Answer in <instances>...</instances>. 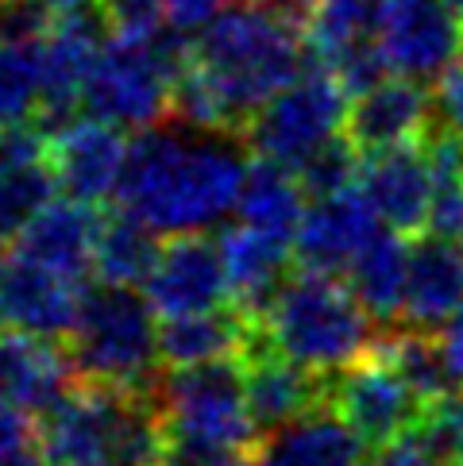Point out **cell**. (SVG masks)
<instances>
[{"label": "cell", "instance_id": "6da1fadb", "mask_svg": "<svg viewBox=\"0 0 463 466\" xmlns=\"http://www.w3.org/2000/svg\"><path fill=\"white\" fill-rule=\"evenodd\" d=\"M243 139L209 136L190 127H151L131 139L120 212L136 216L155 236H201L236 208L247 162L240 155Z\"/></svg>", "mask_w": 463, "mask_h": 466}, {"label": "cell", "instance_id": "7a4b0ae2", "mask_svg": "<svg viewBox=\"0 0 463 466\" xmlns=\"http://www.w3.org/2000/svg\"><path fill=\"white\" fill-rule=\"evenodd\" d=\"M193 70L221 101L228 131L243 139L255 116L305 74V27L240 0L197 31Z\"/></svg>", "mask_w": 463, "mask_h": 466}, {"label": "cell", "instance_id": "3957f363", "mask_svg": "<svg viewBox=\"0 0 463 466\" xmlns=\"http://www.w3.org/2000/svg\"><path fill=\"white\" fill-rule=\"evenodd\" d=\"M267 339L302 370L317 378H340L375 355L378 331L355 293L340 278L297 270L262 316Z\"/></svg>", "mask_w": 463, "mask_h": 466}, {"label": "cell", "instance_id": "277c9868", "mask_svg": "<svg viewBox=\"0 0 463 466\" xmlns=\"http://www.w3.org/2000/svg\"><path fill=\"white\" fill-rule=\"evenodd\" d=\"M193 70V43L170 24L147 39L112 35L93 58L81 108L116 131H151L170 116L178 81Z\"/></svg>", "mask_w": 463, "mask_h": 466}, {"label": "cell", "instance_id": "5b68a950", "mask_svg": "<svg viewBox=\"0 0 463 466\" xmlns=\"http://www.w3.org/2000/svg\"><path fill=\"white\" fill-rule=\"evenodd\" d=\"M66 351L81 386L139 397H155L162 386L159 324L143 289L89 286Z\"/></svg>", "mask_w": 463, "mask_h": 466}, {"label": "cell", "instance_id": "8992f818", "mask_svg": "<svg viewBox=\"0 0 463 466\" xmlns=\"http://www.w3.org/2000/svg\"><path fill=\"white\" fill-rule=\"evenodd\" d=\"M159 405L170 428V447L247 462V455L262 440L255 416L247 409L240 359L162 374Z\"/></svg>", "mask_w": 463, "mask_h": 466}, {"label": "cell", "instance_id": "52a82bcc", "mask_svg": "<svg viewBox=\"0 0 463 466\" xmlns=\"http://www.w3.org/2000/svg\"><path fill=\"white\" fill-rule=\"evenodd\" d=\"M347 105H352L347 89L324 66H313V70H305L290 89H283L255 116L243 143L262 162L286 166L290 174H297L324 147L344 139Z\"/></svg>", "mask_w": 463, "mask_h": 466}, {"label": "cell", "instance_id": "ba28073f", "mask_svg": "<svg viewBox=\"0 0 463 466\" xmlns=\"http://www.w3.org/2000/svg\"><path fill=\"white\" fill-rule=\"evenodd\" d=\"M375 43L386 74L413 86H440L444 74L463 62V24L444 0H386Z\"/></svg>", "mask_w": 463, "mask_h": 466}, {"label": "cell", "instance_id": "9c48e42d", "mask_svg": "<svg viewBox=\"0 0 463 466\" xmlns=\"http://www.w3.org/2000/svg\"><path fill=\"white\" fill-rule=\"evenodd\" d=\"M328 409H333L363 440V447H371L375 455L394 443H402L428 412L421 397L402 381V374L394 370V366H386L378 355L363 359L359 366L333 378Z\"/></svg>", "mask_w": 463, "mask_h": 466}, {"label": "cell", "instance_id": "30bf717a", "mask_svg": "<svg viewBox=\"0 0 463 466\" xmlns=\"http://www.w3.org/2000/svg\"><path fill=\"white\" fill-rule=\"evenodd\" d=\"M86 286L0 247V316L8 331L66 343L77 328Z\"/></svg>", "mask_w": 463, "mask_h": 466}, {"label": "cell", "instance_id": "8fae6325", "mask_svg": "<svg viewBox=\"0 0 463 466\" xmlns=\"http://www.w3.org/2000/svg\"><path fill=\"white\" fill-rule=\"evenodd\" d=\"M437 96L425 86L386 77L375 89L352 96L344 120V139L359 158H375L402 147H425L437 136Z\"/></svg>", "mask_w": 463, "mask_h": 466}, {"label": "cell", "instance_id": "7c38bea8", "mask_svg": "<svg viewBox=\"0 0 463 466\" xmlns=\"http://www.w3.org/2000/svg\"><path fill=\"white\" fill-rule=\"evenodd\" d=\"M240 362H243L247 409H252L262 436L302 420V416L317 409H328L333 378H317L302 370L297 362H290L286 355H278L262 324H252V339H247V351Z\"/></svg>", "mask_w": 463, "mask_h": 466}, {"label": "cell", "instance_id": "4fadbf2b", "mask_svg": "<svg viewBox=\"0 0 463 466\" xmlns=\"http://www.w3.org/2000/svg\"><path fill=\"white\" fill-rule=\"evenodd\" d=\"M143 293L151 309L159 316H167V320L232 309V286H228L221 243H212L205 236L167 239Z\"/></svg>", "mask_w": 463, "mask_h": 466}, {"label": "cell", "instance_id": "5bb4252c", "mask_svg": "<svg viewBox=\"0 0 463 466\" xmlns=\"http://www.w3.org/2000/svg\"><path fill=\"white\" fill-rule=\"evenodd\" d=\"M378 231L383 224L359 189L309 201L305 220L293 236V266L321 278H347V270L375 243Z\"/></svg>", "mask_w": 463, "mask_h": 466}, {"label": "cell", "instance_id": "9a60e30c", "mask_svg": "<svg viewBox=\"0 0 463 466\" xmlns=\"http://www.w3.org/2000/svg\"><path fill=\"white\" fill-rule=\"evenodd\" d=\"M51 139L36 124L0 131V247L15 243L36 216L58 201Z\"/></svg>", "mask_w": 463, "mask_h": 466}, {"label": "cell", "instance_id": "2e32d148", "mask_svg": "<svg viewBox=\"0 0 463 466\" xmlns=\"http://www.w3.org/2000/svg\"><path fill=\"white\" fill-rule=\"evenodd\" d=\"M359 193L394 236H421L433 212V162L425 147H402L359 166Z\"/></svg>", "mask_w": 463, "mask_h": 466}, {"label": "cell", "instance_id": "e0dca14e", "mask_svg": "<svg viewBox=\"0 0 463 466\" xmlns=\"http://www.w3.org/2000/svg\"><path fill=\"white\" fill-rule=\"evenodd\" d=\"M131 143L124 131L97 120H77L51 139V166L58 177V189L81 205H101L120 193L124 166Z\"/></svg>", "mask_w": 463, "mask_h": 466}, {"label": "cell", "instance_id": "ac0fdd59", "mask_svg": "<svg viewBox=\"0 0 463 466\" xmlns=\"http://www.w3.org/2000/svg\"><path fill=\"white\" fill-rule=\"evenodd\" d=\"M77 386L81 381L66 343L20 336V331L0 336V397L8 405L43 420Z\"/></svg>", "mask_w": 463, "mask_h": 466}, {"label": "cell", "instance_id": "d6986e66", "mask_svg": "<svg viewBox=\"0 0 463 466\" xmlns=\"http://www.w3.org/2000/svg\"><path fill=\"white\" fill-rule=\"evenodd\" d=\"M221 243L224 255V270H228V286H232V309L243 320L262 324V316L274 305V297L283 293V286L293 278V243L262 236L252 228H228Z\"/></svg>", "mask_w": 463, "mask_h": 466}, {"label": "cell", "instance_id": "ffe728a7", "mask_svg": "<svg viewBox=\"0 0 463 466\" xmlns=\"http://www.w3.org/2000/svg\"><path fill=\"white\" fill-rule=\"evenodd\" d=\"M105 216L93 205L81 201H62L46 205L36 220H31L20 239L8 243L12 251H20L24 258L46 266L70 281H86V274H93V255H97V236H101Z\"/></svg>", "mask_w": 463, "mask_h": 466}, {"label": "cell", "instance_id": "44dd1931", "mask_svg": "<svg viewBox=\"0 0 463 466\" xmlns=\"http://www.w3.org/2000/svg\"><path fill=\"white\" fill-rule=\"evenodd\" d=\"M463 309V247L440 236H421L409 247L402 324L440 336V328Z\"/></svg>", "mask_w": 463, "mask_h": 466}, {"label": "cell", "instance_id": "7402d4cb", "mask_svg": "<svg viewBox=\"0 0 463 466\" xmlns=\"http://www.w3.org/2000/svg\"><path fill=\"white\" fill-rule=\"evenodd\" d=\"M363 440L333 409H317L267 431L247 455V466H363Z\"/></svg>", "mask_w": 463, "mask_h": 466}, {"label": "cell", "instance_id": "603a6c76", "mask_svg": "<svg viewBox=\"0 0 463 466\" xmlns=\"http://www.w3.org/2000/svg\"><path fill=\"white\" fill-rule=\"evenodd\" d=\"M247 339H252V320H243L236 309L174 316V320L159 324V359L167 370L232 362L243 359Z\"/></svg>", "mask_w": 463, "mask_h": 466}, {"label": "cell", "instance_id": "cb8c5ba5", "mask_svg": "<svg viewBox=\"0 0 463 466\" xmlns=\"http://www.w3.org/2000/svg\"><path fill=\"white\" fill-rule=\"evenodd\" d=\"M305 212H309V197L302 189V181H297V174H290L286 166L262 162V158L247 166V177H243V189L236 201V216L243 228L293 243Z\"/></svg>", "mask_w": 463, "mask_h": 466}, {"label": "cell", "instance_id": "d4e9b609", "mask_svg": "<svg viewBox=\"0 0 463 466\" xmlns=\"http://www.w3.org/2000/svg\"><path fill=\"white\" fill-rule=\"evenodd\" d=\"M406 278H409V243L383 228L375 243L347 270V289L355 293V301L371 320H378L383 331H390L402 324Z\"/></svg>", "mask_w": 463, "mask_h": 466}, {"label": "cell", "instance_id": "484cf974", "mask_svg": "<svg viewBox=\"0 0 463 466\" xmlns=\"http://www.w3.org/2000/svg\"><path fill=\"white\" fill-rule=\"evenodd\" d=\"M375 355L402 374V381L421 397L425 409H433L440 401H452V397H463V386L448 370V359H444L440 339L428 336V331L390 328V331L378 336Z\"/></svg>", "mask_w": 463, "mask_h": 466}, {"label": "cell", "instance_id": "4316f807", "mask_svg": "<svg viewBox=\"0 0 463 466\" xmlns=\"http://www.w3.org/2000/svg\"><path fill=\"white\" fill-rule=\"evenodd\" d=\"M162 255L159 236L147 224H139L128 212L105 216L101 236H97V255H93V278L97 286H124L139 289L147 278L155 274V262Z\"/></svg>", "mask_w": 463, "mask_h": 466}, {"label": "cell", "instance_id": "83f0119b", "mask_svg": "<svg viewBox=\"0 0 463 466\" xmlns=\"http://www.w3.org/2000/svg\"><path fill=\"white\" fill-rule=\"evenodd\" d=\"M386 0H317L305 24L309 46L317 51L321 66H333L336 58L371 46L378 35Z\"/></svg>", "mask_w": 463, "mask_h": 466}, {"label": "cell", "instance_id": "f1b7e54d", "mask_svg": "<svg viewBox=\"0 0 463 466\" xmlns=\"http://www.w3.org/2000/svg\"><path fill=\"white\" fill-rule=\"evenodd\" d=\"M428 162H433V212L428 228L440 239L463 236V139L452 131L437 127V136L425 143Z\"/></svg>", "mask_w": 463, "mask_h": 466}, {"label": "cell", "instance_id": "f546056e", "mask_svg": "<svg viewBox=\"0 0 463 466\" xmlns=\"http://www.w3.org/2000/svg\"><path fill=\"white\" fill-rule=\"evenodd\" d=\"M39 116V46L0 39V131L36 124Z\"/></svg>", "mask_w": 463, "mask_h": 466}, {"label": "cell", "instance_id": "4dcf8cb0", "mask_svg": "<svg viewBox=\"0 0 463 466\" xmlns=\"http://www.w3.org/2000/svg\"><path fill=\"white\" fill-rule=\"evenodd\" d=\"M359 166L363 158L347 147V139H336L333 147H324L317 158H309L302 170H297V181L309 201H321V197H336L347 193L359 181Z\"/></svg>", "mask_w": 463, "mask_h": 466}, {"label": "cell", "instance_id": "1f68e13d", "mask_svg": "<svg viewBox=\"0 0 463 466\" xmlns=\"http://www.w3.org/2000/svg\"><path fill=\"white\" fill-rule=\"evenodd\" d=\"M108 27L120 39H147L167 27V12L162 0H105Z\"/></svg>", "mask_w": 463, "mask_h": 466}, {"label": "cell", "instance_id": "d6a6232c", "mask_svg": "<svg viewBox=\"0 0 463 466\" xmlns=\"http://www.w3.org/2000/svg\"><path fill=\"white\" fill-rule=\"evenodd\" d=\"M228 8H232V0H162L167 24L174 31H181V35H190V31H205Z\"/></svg>", "mask_w": 463, "mask_h": 466}, {"label": "cell", "instance_id": "836d02e7", "mask_svg": "<svg viewBox=\"0 0 463 466\" xmlns=\"http://www.w3.org/2000/svg\"><path fill=\"white\" fill-rule=\"evenodd\" d=\"M27 447H39V424H31L24 409H15L0 397V459L27 451Z\"/></svg>", "mask_w": 463, "mask_h": 466}, {"label": "cell", "instance_id": "e575fe53", "mask_svg": "<svg viewBox=\"0 0 463 466\" xmlns=\"http://www.w3.org/2000/svg\"><path fill=\"white\" fill-rule=\"evenodd\" d=\"M437 120L444 131L463 139V62H456L437 86Z\"/></svg>", "mask_w": 463, "mask_h": 466}, {"label": "cell", "instance_id": "d590c367", "mask_svg": "<svg viewBox=\"0 0 463 466\" xmlns=\"http://www.w3.org/2000/svg\"><path fill=\"white\" fill-rule=\"evenodd\" d=\"M440 347H444V359H448V370H452V378L463 386V309L452 316L448 324L440 328Z\"/></svg>", "mask_w": 463, "mask_h": 466}, {"label": "cell", "instance_id": "8d00e7d4", "mask_svg": "<svg viewBox=\"0 0 463 466\" xmlns=\"http://www.w3.org/2000/svg\"><path fill=\"white\" fill-rule=\"evenodd\" d=\"M43 451L39 447H27V451H15V455H5L0 459V466H43Z\"/></svg>", "mask_w": 463, "mask_h": 466}, {"label": "cell", "instance_id": "74e56055", "mask_svg": "<svg viewBox=\"0 0 463 466\" xmlns=\"http://www.w3.org/2000/svg\"><path fill=\"white\" fill-rule=\"evenodd\" d=\"M444 8H448V12L456 15V20L463 24V0H444Z\"/></svg>", "mask_w": 463, "mask_h": 466}, {"label": "cell", "instance_id": "f35d334b", "mask_svg": "<svg viewBox=\"0 0 463 466\" xmlns=\"http://www.w3.org/2000/svg\"><path fill=\"white\" fill-rule=\"evenodd\" d=\"M0 336H8V324H5V316H0Z\"/></svg>", "mask_w": 463, "mask_h": 466}, {"label": "cell", "instance_id": "ab89813d", "mask_svg": "<svg viewBox=\"0 0 463 466\" xmlns=\"http://www.w3.org/2000/svg\"><path fill=\"white\" fill-rule=\"evenodd\" d=\"M456 466H463V443H459V455H456Z\"/></svg>", "mask_w": 463, "mask_h": 466}, {"label": "cell", "instance_id": "60d3db41", "mask_svg": "<svg viewBox=\"0 0 463 466\" xmlns=\"http://www.w3.org/2000/svg\"><path fill=\"white\" fill-rule=\"evenodd\" d=\"M5 5H8V0H0V8H5Z\"/></svg>", "mask_w": 463, "mask_h": 466}, {"label": "cell", "instance_id": "b9f144b4", "mask_svg": "<svg viewBox=\"0 0 463 466\" xmlns=\"http://www.w3.org/2000/svg\"><path fill=\"white\" fill-rule=\"evenodd\" d=\"M58 5H70V0H58Z\"/></svg>", "mask_w": 463, "mask_h": 466}, {"label": "cell", "instance_id": "7bdbcfd3", "mask_svg": "<svg viewBox=\"0 0 463 466\" xmlns=\"http://www.w3.org/2000/svg\"><path fill=\"white\" fill-rule=\"evenodd\" d=\"M459 247H463V236H459Z\"/></svg>", "mask_w": 463, "mask_h": 466}]
</instances>
